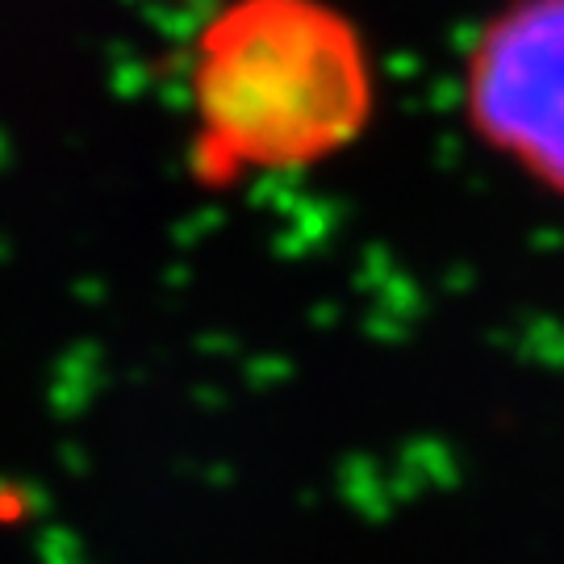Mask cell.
Segmentation results:
<instances>
[{
	"instance_id": "6da1fadb",
	"label": "cell",
	"mask_w": 564,
	"mask_h": 564,
	"mask_svg": "<svg viewBox=\"0 0 564 564\" xmlns=\"http://www.w3.org/2000/svg\"><path fill=\"white\" fill-rule=\"evenodd\" d=\"M468 134L564 202V0H502L464 51Z\"/></svg>"
}]
</instances>
